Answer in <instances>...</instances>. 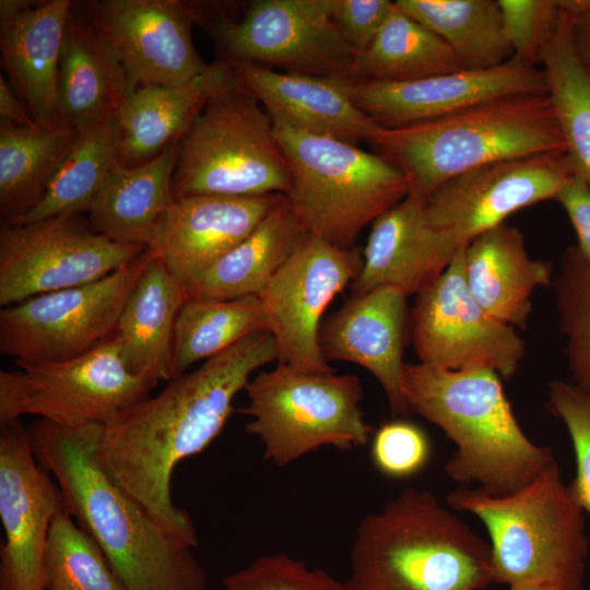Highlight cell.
Returning <instances> with one entry per match:
<instances>
[{
  "label": "cell",
  "mask_w": 590,
  "mask_h": 590,
  "mask_svg": "<svg viewBox=\"0 0 590 590\" xmlns=\"http://www.w3.org/2000/svg\"><path fill=\"white\" fill-rule=\"evenodd\" d=\"M273 361H278L273 337L250 334L102 426L96 453L104 468L192 547L198 545L197 531L189 514L173 500V473L178 463L217 437L251 374Z\"/></svg>",
  "instance_id": "obj_1"
},
{
  "label": "cell",
  "mask_w": 590,
  "mask_h": 590,
  "mask_svg": "<svg viewBox=\"0 0 590 590\" xmlns=\"http://www.w3.org/2000/svg\"><path fill=\"white\" fill-rule=\"evenodd\" d=\"M102 425L67 428L35 421L28 433L67 511L99 545L127 590H205L192 546L167 530L99 461Z\"/></svg>",
  "instance_id": "obj_2"
},
{
  "label": "cell",
  "mask_w": 590,
  "mask_h": 590,
  "mask_svg": "<svg viewBox=\"0 0 590 590\" xmlns=\"http://www.w3.org/2000/svg\"><path fill=\"white\" fill-rule=\"evenodd\" d=\"M403 394L410 413L437 425L456 445L445 473L459 486L508 496L556 461L550 447L538 446L522 430L499 375L489 368L405 364Z\"/></svg>",
  "instance_id": "obj_3"
},
{
  "label": "cell",
  "mask_w": 590,
  "mask_h": 590,
  "mask_svg": "<svg viewBox=\"0 0 590 590\" xmlns=\"http://www.w3.org/2000/svg\"><path fill=\"white\" fill-rule=\"evenodd\" d=\"M492 548L426 489L410 487L357 527L349 590H483Z\"/></svg>",
  "instance_id": "obj_4"
},
{
  "label": "cell",
  "mask_w": 590,
  "mask_h": 590,
  "mask_svg": "<svg viewBox=\"0 0 590 590\" xmlns=\"http://www.w3.org/2000/svg\"><path fill=\"white\" fill-rule=\"evenodd\" d=\"M369 143L406 175L410 192L425 198L486 164L566 152L548 92L499 97L408 126H379Z\"/></svg>",
  "instance_id": "obj_5"
},
{
  "label": "cell",
  "mask_w": 590,
  "mask_h": 590,
  "mask_svg": "<svg viewBox=\"0 0 590 590\" xmlns=\"http://www.w3.org/2000/svg\"><path fill=\"white\" fill-rule=\"evenodd\" d=\"M447 504L485 526L493 582L585 590L589 556L585 511L570 496L557 461L511 495L495 497L459 486L448 494Z\"/></svg>",
  "instance_id": "obj_6"
},
{
  "label": "cell",
  "mask_w": 590,
  "mask_h": 590,
  "mask_svg": "<svg viewBox=\"0 0 590 590\" xmlns=\"http://www.w3.org/2000/svg\"><path fill=\"white\" fill-rule=\"evenodd\" d=\"M273 127L292 175L286 199L309 235L352 248L367 224L410 193L406 175L378 153L337 138Z\"/></svg>",
  "instance_id": "obj_7"
},
{
  "label": "cell",
  "mask_w": 590,
  "mask_h": 590,
  "mask_svg": "<svg viewBox=\"0 0 590 590\" xmlns=\"http://www.w3.org/2000/svg\"><path fill=\"white\" fill-rule=\"evenodd\" d=\"M291 185L271 117L237 79L208 102L178 142L175 199L286 197Z\"/></svg>",
  "instance_id": "obj_8"
},
{
  "label": "cell",
  "mask_w": 590,
  "mask_h": 590,
  "mask_svg": "<svg viewBox=\"0 0 590 590\" xmlns=\"http://www.w3.org/2000/svg\"><path fill=\"white\" fill-rule=\"evenodd\" d=\"M245 391L246 429L278 467L323 446L363 447L373 433L359 408L362 384L353 374H308L279 363L250 379Z\"/></svg>",
  "instance_id": "obj_9"
},
{
  "label": "cell",
  "mask_w": 590,
  "mask_h": 590,
  "mask_svg": "<svg viewBox=\"0 0 590 590\" xmlns=\"http://www.w3.org/2000/svg\"><path fill=\"white\" fill-rule=\"evenodd\" d=\"M190 9L221 59L359 81L358 57L333 20L331 0H256L239 17L225 12L205 16Z\"/></svg>",
  "instance_id": "obj_10"
},
{
  "label": "cell",
  "mask_w": 590,
  "mask_h": 590,
  "mask_svg": "<svg viewBox=\"0 0 590 590\" xmlns=\"http://www.w3.org/2000/svg\"><path fill=\"white\" fill-rule=\"evenodd\" d=\"M14 363L0 371V426L24 415L67 428L104 426L155 387L129 368L115 335L79 357Z\"/></svg>",
  "instance_id": "obj_11"
},
{
  "label": "cell",
  "mask_w": 590,
  "mask_h": 590,
  "mask_svg": "<svg viewBox=\"0 0 590 590\" xmlns=\"http://www.w3.org/2000/svg\"><path fill=\"white\" fill-rule=\"evenodd\" d=\"M148 249L130 264L84 285L45 293L0 311V351L14 362L48 363L84 355L116 331L123 306L154 258Z\"/></svg>",
  "instance_id": "obj_12"
},
{
  "label": "cell",
  "mask_w": 590,
  "mask_h": 590,
  "mask_svg": "<svg viewBox=\"0 0 590 590\" xmlns=\"http://www.w3.org/2000/svg\"><path fill=\"white\" fill-rule=\"evenodd\" d=\"M146 249L95 232L80 214L4 225L0 232V304L8 307L98 281Z\"/></svg>",
  "instance_id": "obj_13"
},
{
  "label": "cell",
  "mask_w": 590,
  "mask_h": 590,
  "mask_svg": "<svg viewBox=\"0 0 590 590\" xmlns=\"http://www.w3.org/2000/svg\"><path fill=\"white\" fill-rule=\"evenodd\" d=\"M465 247L416 295L410 314L413 346L421 363L451 370L484 367L508 379L526 356V343L472 296L464 275Z\"/></svg>",
  "instance_id": "obj_14"
},
{
  "label": "cell",
  "mask_w": 590,
  "mask_h": 590,
  "mask_svg": "<svg viewBox=\"0 0 590 590\" xmlns=\"http://www.w3.org/2000/svg\"><path fill=\"white\" fill-rule=\"evenodd\" d=\"M362 267L358 250L308 234L258 296L279 363L308 374L334 373L319 345L320 320L332 299L352 285Z\"/></svg>",
  "instance_id": "obj_15"
},
{
  "label": "cell",
  "mask_w": 590,
  "mask_h": 590,
  "mask_svg": "<svg viewBox=\"0 0 590 590\" xmlns=\"http://www.w3.org/2000/svg\"><path fill=\"white\" fill-rule=\"evenodd\" d=\"M574 168L566 152L486 164L439 186L425 201V217L455 248L505 224L515 212L554 199Z\"/></svg>",
  "instance_id": "obj_16"
},
{
  "label": "cell",
  "mask_w": 590,
  "mask_h": 590,
  "mask_svg": "<svg viewBox=\"0 0 590 590\" xmlns=\"http://www.w3.org/2000/svg\"><path fill=\"white\" fill-rule=\"evenodd\" d=\"M74 8L108 45L131 90L177 86L206 69L191 35L193 13L178 0H84Z\"/></svg>",
  "instance_id": "obj_17"
},
{
  "label": "cell",
  "mask_w": 590,
  "mask_h": 590,
  "mask_svg": "<svg viewBox=\"0 0 590 590\" xmlns=\"http://www.w3.org/2000/svg\"><path fill=\"white\" fill-rule=\"evenodd\" d=\"M35 456L20 420L0 432V590H45L44 555L50 526L66 510L62 493Z\"/></svg>",
  "instance_id": "obj_18"
},
{
  "label": "cell",
  "mask_w": 590,
  "mask_h": 590,
  "mask_svg": "<svg viewBox=\"0 0 590 590\" xmlns=\"http://www.w3.org/2000/svg\"><path fill=\"white\" fill-rule=\"evenodd\" d=\"M349 91L356 106L377 125L396 128L499 97L547 92V84L542 68L526 66L512 57L491 69H461L401 82H350Z\"/></svg>",
  "instance_id": "obj_19"
},
{
  "label": "cell",
  "mask_w": 590,
  "mask_h": 590,
  "mask_svg": "<svg viewBox=\"0 0 590 590\" xmlns=\"http://www.w3.org/2000/svg\"><path fill=\"white\" fill-rule=\"evenodd\" d=\"M283 197L190 196L174 199L160 217L149 248L189 293Z\"/></svg>",
  "instance_id": "obj_20"
},
{
  "label": "cell",
  "mask_w": 590,
  "mask_h": 590,
  "mask_svg": "<svg viewBox=\"0 0 590 590\" xmlns=\"http://www.w3.org/2000/svg\"><path fill=\"white\" fill-rule=\"evenodd\" d=\"M406 295L378 287L352 297L332 314L319 331L323 357L366 368L382 387L394 415L410 414L403 394V351L410 316Z\"/></svg>",
  "instance_id": "obj_21"
},
{
  "label": "cell",
  "mask_w": 590,
  "mask_h": 590,
  "mask_svg": "<svg viewBox=\"0 0 590 590\" xmlns=\"http://www.w3.org/2000/svg\"><path fill=\"white\" fill-rule=\"evenodd\" d=\"M425 201L410 192L373 223L352 297L378 287L417 295L447 269L460 248L428 225Z\"/></svg>",
  "instance_id": "obj_22"
},
{
  "label": "cell",
  "mask_w": 590,
  "mask_h": 590,
  "mask_svg": "<svg viewBox=\"0 0 590 590\" xmlns=\"http://www.w3.org/2000/svg\"><path fill=\"white\" fill-rule=\"evenodd\" d=\"M226 61L273 123L351 143L369 142L379 128L352 99L349 91L352 81Z\"/></svg>",
  "instance_id": "obj_23"
},
{
  "label": "cell",
  "mask_w": 590,
  "mask_h": 590,
  "mask_svg": "<svg viewBox=\"0 0 590 590\" xmlns=\"http://www.w3.org/2000/svg\"><path fill=\"white\" fill-rule=\"evenodd\" d=\"M236 81L232 66L219 58L185 84L141 86L116 114L118 164L132 167L151 161L180 138L208 102Z\"/></svg>",
  "instance_id": "obj_24"
},
{
  "label": "cell",
  "mask_w": 590,
  "mask_h": 590,
  "mask_svg": "<svg viewBox=\"0 0 590 590\" xmlns=\"http://www.w3.org/2000/svg\"><path fill=\"white\" fill-rule=\"evenodd\" d=\"M71 0H46L0 21V62L7 81L37 127L62 123L58 110V66Z\"/></svg>",
  "instance_id": "obj_25"
},
{
  "label": "cell",
  "mask_w": 590,
  "mask_h": 590,
  "mask_svg": "<svg viewBox=\"0 0 590 590\" xmlns=\"http://www.w3.org/2000/svg\"><path fill=\"white\" fill-rule=\"evenodd\" d=\"M464 275L479 305L495 319L524 328L532 311L531 296L553 284L551 262L532 259L522 233L502 224L464 248Z\"/></svg>",
  "instance_id": "obj_26"
},
{
  "label": "cell",
  "mask_w": 590,
  "mask_h": 590,
  "mask_svg": "<svg viewBox=\"0 0 590 590\" xmlns=\"http://www.w3.org/2000/svg\"><path fill=\"white\" fill-rule=\"evenodd\" d=\"M57 90L61 121L78 131L116 116L132 92L121 63L74 2L63 28Z\"/></svg>",
  "instance_id": "obj_27"
},
{
  "label": "cell",
  "mask_w": 590,
  "mask_h": 590,
  "mask_svg": "<svg viewBox=\"0 0 590 590\" xmlns=\"http://www.w3.org/2000/svg\"><path fill=\"white\" fill-rule=\"evenodd\" d=\"M187 288L156 256L143 271L119 317L115 337L129 368L153 385L173 379V340Z\"/></svg>",
  "instance_id": "obj_28"
},
{
  "label": "cell",
  "mask_w": 590,
  "mask_h": 590,
  "mask_svg": "<svg viewBox=\"0 0 590 590\" xmlns=\"http://www.w3.org/2000/svg\"><path fill=\"white\" fill-rule=\"evenodd\" d=\"M177 155L175 142L143 164L117 163L87 212L90 226L115 241L149 247L160 217L175 199L172 179Z\"/></svg>",
  "instance_id": "obj_29"
},
{
  "label": "cell",
  "mask_w": 590,
  "mask_h": 590,
  "mask_svg": "<svg viewBox=\"0 0 590 590\" xmlns=\"http://www.w3.org/2000/svg\"><path fill=\"white\" fill-rule=\"evenodd\" d=\"M307 236L284 196L245 239L203 274L189 297L220 300L258 297Z\"/></svg>",
  "instance_id": "obj_30"
},
{
  "label": "cell",
  "mask_w": 590,
  "mask_h": 590,
  "mask_svg": "<svg viewBox=\"0 0 590 590\" xmlns=\"http://www.w3.org/2000/svg\"><path fill=\"white\" fill-rule=\"evenodd\" d=\"M78 130L59 125L21 127L0 119V214L17 224L43 200Z\"/></svg>",
  "instance_id": "obj_31"
},
{
  "label": "cell",
  "mask_w": 590,
  "mask_h": 590,
  "mask_svg": "<svg viewBox=\"0 0 590 590\" xmlns=\"http://www.w3.org/2000/svg\"><path fill=\"white\" fill-rule=\"evenodd\" d=\"M394 4L437 35L463 69H491L512 58L498 0H397Z\"/></svg>",
  "instance_id": "obj_32"
},
{
  "label": "cell",
  "mask_w": 590,
  "mask_h": 590,
  "mask_svg": "<svg viewBox=\"0 0 590 590\" xmlns=\"http://www.w3.org/2000/svg\"><path fill=\"white\" fill-rule=\"evenodd\" d=\"M116 117L78 131L43 200L17 224L88 212L107 175L118 163Z\"/></svg>",
  "instance_id": "obj_33"
},
{
  "label": "cell",
  "mask_w": 590,
  "mask_h": 590,
  "mask_svg": "<svg viewBox=\"0 0 590 590\" xmlns=\"http://www.w3.org/2000/svg\"><path fill=\"white\" fill-rule=\"evenodd\" d=\"M539 63L574 172L590 184V73L577 57L571 17L563 7L557 30Z\"/></svg>",
  "instance_id": "obj_34"
},
{
  "label": "cell",
  "mask_w": 590,
  "mask_h": 590,
  "mask_svg": "<svg viewBox=\"0 0 590 590\" xmlns=\"http://www.w3.org/2000/svg\"><path fill=\"white\" fill-rule=\"evenodd\" d=\"M257 332H268L259 297L231 300L189 297L175 322L173 378Z\"/></svg>",
  "instance_id": "obj_35"
},
{
  "label": "cell",
  "mask_w": 590,
  "mask_h": 590,
  "mask_svg": "<svg viewBox=\"0 0 590 590\" xmlns=\"http://www.w3.org/2000/svg\"><path fill=\"white\" fill-rule=\"evenodd\" d=\"M461 69L451 49L394 1L385 25L357 61L359 81H411Z\"/></svg>",
  "instance_id": "obj_36"
},
{
  "label": "cell",
  "mask_w": 590,
  "mask_h": 590,
  "mask_svg": "<svg viewBox=\"0 0 590 590\" xmlns=\"http://www.w3.org/2000/svg\"><path fill=\"white\" fill-rule=\"evenodd\" d=\"M44 581L45 590H127L103 550L67 509L50 526Z\"/></svg>",
  "instance_id": "obj_37"
},
{
  "label": "cell",
  "mask_w": 590,
  "mask_h": 590,
  "mask_svg": "<svg viewBox=\"0 0 590 590\" xmlns=\"http://www.w3.org/2000/svg\"><path fill=\"white\" fill-rule=\"evenodd\" d=\"M552 285L571 382L590 394V266L576 246L566 248Z\"/></svg>",
  "instance_id": "obj_38"
},
{
  "label": "cell",
  "mask_w": 590,
  "mask_h": 590,
  "mask_svg": "<svg viewBox=\"0 0 590 590\" xmlns=\"http://www.w3.org/2000/svg\"><path fill=\"white\" fill-rule=\"evenodd\" d=\"M546 409L568 432L576 475L567 488L573 499L590 515V394L571 381L554 379L548 384Z\"/></svg>",
  "instance_id": "obj_39"
},
{
  "label": "cell",
  "mask_w": 590,
  "mask_h": 590,
  "mask_svg": "<svg viewBox=\"0 0 590 590\" xmlns=\"http://www.w3.org/2000/svg\"><path fill=\"white\" fill-rule=\"evenodd\" d=\"M222 582L226 590H349L346 582L282 553L258 557Z\"/></svg>",
  "instance_id": "obj_40"
},
{
  "label": "cell",
  "mask_w": 590,
  "mask_h": 590,
  "mask_svg": "<svg viewBox=\"0 0 590 590\" xmlns=\"http://www.w3.org/2000/svg\"><path fill=\"white\" fill-rule=\"evenodd\" d=\"M504 33L512 57L538 67L560 21V0H498Z\"/></svg>",
  "instance_id": "obj_41"
},
{
  "label": "cell",
  "mask_w": 590,
  "mask_h": 590,
  "mask_svg": "<svg viewBox=\"0 0 590 590\" xmlns=\"http://www.w3.org/2000/svg\"><path fill=\"white\" fill-rule=\"evenodd\" d=\"M371 459L386 476L402 480L421 472L429 461L428 437L417 425L406 421H392L381 425L374 434Z\"/></svg>",
  "instance_id": "obj_42"
},
{
  "label": "cell",
  "mask_w": 590,
  "mask_h": 590,
  "mask_svg": "<svg viewBox=\"0 0 590 590\" xmlns=\"http://www.w3.org/2000/svg\"><path fill=\"white\" fill-rule=\"evenodd\" d=\"M393 9L389 0H331L343 37L359 58L373 44Z\"/></svg>",
  "instance_id": "obj_43"
},
{
  "label": "cell",
  "mask_w": 590,
  "mask_h": 590,
  "mask_svg": "<svg viewBox=\"0 0 590 590\" xmlns=\"http://www.w3.org/2000/svg\"><path fill=\"white\" fill-rule=\"evenodd\" d=\"M554 199L568 215L577 236L576 247L590 266V184L574 172L566 178Z\"/></svg>",
  "instance_id": "obj_44"
},
{
  "label": "cell",
  "mask_w": 590,
  "mask_h": 590,
  "mask_svg": "<svg viewBox=\"0 0 590 590\" xmlns=\"http://www.w3.org/2000/svg\"><path fill=\"white\" fill-rule=\"evenodd\" d=\"M571 17V39L578 59L590 73V0H560Z\"/></svg>",
  "instance_id": "obj_45"
},
{
  "label": "cell",
  "mask_w": 590,
  "mask_h": 590,
  "mask_svg": "<svg viewBox=\"0 0 590 590\" xmlns=\"http://www.w3.org/2000/svg\"><path fill=\"white\" fill-rule=\"evenodd\" d=\"M0 119L21 127L36 126L3 74L0 75Z\"/></svg>",
  "instance_id": "obj_46"
},
{
  "label": "cell",
  "mask_w": 590,
  "mask_h": 590,
  "mask_svg": "<svg viewBox=\"0 0 590 590\" xmlns=\"http://www.w3.org/2000/svg\"><path fill=\"white\" fill-rule=\"evenodd\" d=\"M42 1L35 0H1L0 1V21L12 19L26 11L38 7Z\"/></svg>",
  "instance_id": "obj_47"
},
{
  "label": "cell",
  "mask_w": 590,
  "mask_h": 590,
  "mask_svg": "<svg viewBox=\"0 0 590 590\" xmlns=\"http://www.w3.org/2000/svg\"><path fill=\"white\" fill-rule=\"evenodd\" d=\"M508 590H566V589L551 587V586L519 585V586H511L509 587Z\"/></svg>",
  "instance_id": "obj_48"
}]
</instances>
